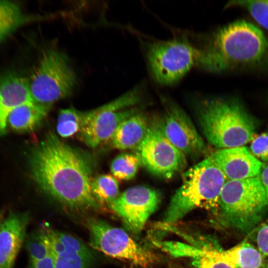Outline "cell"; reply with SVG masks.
Listing matches in <instances>:
<instances>
[{
	"label": "cell",
	"instance_id": "484cf974",
	"mask_svg": "<svg viewBox=\"0 0 268 268\" xmlns=\"http://www.w3.org/2000/svg\"><path fill=\"white\" fill-rule=\"evenodd\" d=\"M226 6L246 9L259 25L268 30V0H231Z\"/></svg>",
	"mask_w": 268,
	"mask_h": 268
},
{
	"label": "cell",
	"instance_id": "f546056e",
	"mask_svg": "<svg viewBox=\"0 0 268 268\" xmlns=\"http://www.w3.org/2000/svg\"><path fill=\"white\" fill-rule=\"evenodd\" d=\"M3 215L1 212L0 211V228L3 222Z\"/></svg>",
	"mask_w": 268,
	"mask_h": 268
},
{
	"label": "cell",
	"instance_id": "4fadbf2b",
	"mask_svg": "<svg viewBox=\"0 0 268 268\" xmlns=\"http://www.w3.org/2000/svg\"><path fill=\"white\" fill-rule=\"evenodd\" d=\"M42 227L50 244L54 268H91L94 258L83 242L46 224Z\"/></svg>",
	"mask_w": 268,
	"mask_h": 268
},
{
	"label": "cell",
	"instance_id": "d4e9b609",
	"mask_svg": "<svg viewBox=\"0 0 268 268\" xmlns=\"http://www.w3.org/2000/svg\"><path fill=\"white\" fill-rule=\"evenodd\" d=\"M26 242V247L29 257V264L51 255L50 244L42 226L29 235Z\"/></svg>",
	"mask_w": 268,
	"mask_h": 268
},
{
	"label": "cell",
	"instance_id": "5b68a950",
	"mask_svg": "<svg viewBox=\"0 0 268 268\" xmlns=\"http://www.w3.org/2000/svg\"><path fill=\"white\" fill-rule=\"evenodd\" d=\"M268 210L265 191L258 176L227 180L219 195L216 215L222 224L250 233Z\"/></svg>",
	"mask_w": 268,
	"mask_h": 268
},
{
	"label": "cell",
	"instance_id": "cb8c5ba5",
	"mask_svg": "<svg viewBox=\"0 0 268 268\" xmlns=\"http://www.w3.org/2000/svg\"><path fill=\"white\" fill-rule=\"evenodd\" d=\"M141 165L140 159L136 154L124 153L112 161L110 169L115 178L129 180L134 177Z\"/></svg>",
	"mask_w": 268,
	"mask_h": 268
},
{
	"label": "cell",
	"instance_id": "9c48e42d",
	"mask_svg": "<svg viewBox=\"0 0 268 268\" xmlns=\"http://www.w3.org/2000/svg\"><path fill=\"white\" fill-rule=\"evenodd\" d=\"M86 226L91 246L106 255L143 268L156 262L157 258L153 253L139 245L122 229L94 218L87 221Z\"/></svg>",
	"mask_w": 268,
	"mask_h": 268
},
{
	"label": "cell",
	"instance_id": "e0dca14e",
	"mask_svg": "<svg viewBox=\"0 0 268 268\" xmlns=\"http://www.w3.org/2000/svg\"><path fill=\"white\" fill-rule=\"evenodd\" d=\"M149 127L146 116L138 112L119 125L110 139L112 145L120 150L136 149L145 138Z\"/></svg>",
	"mask_w": 268,
	"mask_h": 268
},
{
	"label": "cell",
	"instance_id": "83f0119b",
	"mask_svg": "<svg viewBox=\"0 0 268 268\" xmlns=\"http://www.w3.org/2000/svg\"><path fill=\"white\" fill-rule=\"evenodd\" d=\"M253 230H255V239L258 250L264 257H268V219Z\"/></svg>",
	"mask_w": 268,
	"mask_h": 268
},
{
	"label": "cell",
	"instance_id": "7a4b0ae2",
	"mask_svg": "<svg viewBox=\"0 0 268 268\" xmlns=\"http://www.w3.org/2000/svg\"><path fill=\"white\" fill-rule=\"evenodd\" d=\"M202 49L200 67L207 71L268 72V37L248 21L236 20L217 29Z\"/></svg>",
	"mask_w": 268,
	"mask_h": 268
},
{
	"label": "cell",
	"instance_id": "ac0fdd59",
	"mask_svg": "<svg viewBox=\"0 0 268 268\" xmlns=\"http://www.w3.org/2000/svg\"><path fill=\"white\" fill-rule=\"evenodd\" d=\"M50 108L35 102L21 104L9 113L7 126L18 133L34 131L45 119Z\"/></svg>",
	"mask_w": 268,
	"mask_h": 268
},
{
	"label": "cell",
	"instance_id": "8fae6325",
	"mask_svg": "<svg viewBox=\"0 0 268 268\" xmlns=\"http://www.w3.org/2000/svg\"><path fill=\"white\" fill-rule=\"evenodd\" d=\"M165 111L154 122L162 134L185 156L197 157L206 145L187 114L177 104L163 98Z\"/></svg>",
	"mask_w": 268,
	"mask_h": 268
},
{
	"label": "cell",
	"instance_id": "277c9868",
	"mask_svg": "<svg viewBox=\"0 0 268 268\" xmlns=\"http://www.w3.org/2000/svg\"><path fill=\"white\" fill-rule=\"evenodd\" d=\"M227 180L208 157L191 167L183 174L182 183L171 198L164 221L175 223L198 208L216 214L219 195Z\"/></svg>",
	"mask_w": 268,
	"mask_h": 268
},
{
	"label": "cell",
	"instance_id": "d6986e66",
	"mask_svg": "<svg viewBox=\"0 0 268 268\" xmlns=\"http://www.w3.org/2000/svg\"><path fill=\"white\" fill-rule=\"evenodd\" d=\"M223 251L225 257L237 268H268L265 257L248 241H244Z\"/></svg>",
	"mask_w": 268,
	"mask_h": 268
},
{
	"label": "cell",
	"instance_id": "5bb4252c",
	"mask_svg": "<svg viewBox=\"0 0 268 268\" xmlns=\"http://www.w3.org/2000/svg\"><path fill=\"white\" fill-rule=\"evenodd\" d=\"M208 157L228 180L258 176L266 166L244 146L220 149Z\"/></svg>",
	"mask_w": 268,
	"mask_h": 268
},
{
	"label": "cell",
	"instance_id": "4316f807",
	"mask_svg": "<svg viewBox=\"0 0 268 268\" xmlns=\"http://www.w3.org/2000/svg\"><path fill=\"white\" fill-rule=\"evenodd\" d=\"M250 150L253 155L263 162L268 161V131L253 139Z\"/></svg>",
	"mask_w": 268,
	"mask_h": 268
},
{
	"label": "cell",
	"instance_id": "8992f818",
	"mask_svg": "<svg viewBox=\"0 0 268 268\" xmlns=\"http://www.w3.org/2000/svg\"><path fill=\"white\" fill-rule=\"evenodd\" d=\"M28 80L34 101L51 107L69 96L77 83L75 73L67 56L54 49L43 51Z\"/></svg>",
	"mask_w": 268,
	"mask_h": 268
},
{
	"label": "cell",
	"instance_id": "603a6c76",
	"mask_svg": "<svg viewBox=\"0 0 268 268\" xmlns=\"http://www.w3.org/2000/svg\"><path fill=\"white\" fill-rule=\"evenodd\" d=\"M83 119L84 111L74 108L61 109L59 113L57 125L59 135L66 138L78 134Z\"/></svg>",
	"mask_w": 268,
	"mask_h": 268
},
{
	"label": "cell",
	"instance_id": "f1b7e54d",
	"mask_svg": "<svg viewBox=\"0 0 268 268\" xmlns=\"http://www.w3.org/2000/svg\"><path fill=\"white\" fill-rule=\"evenodd\" d=\"M259 176L265 189L268 203V164L266 165Z\"/></svg>",
	"mask_w": 268,
	"mask_h": 268
},
{
	"label": "cell",
	"instance_id": "ffe728a7",
	"mask_svg": "<svg viewBox=\"0 0 268 268\" xmlns=\"http://www.w3.org/2000/svg\"><path fill=\"white\" fill-rule=\"evenodd\" d=\"M33 19L15 2L0 0V42Z\"/></svg>",
	"mask_w": 268,
	"mask_h": 268
},
{
	"label": "cell",
	"instance_id": "52a82bcc",
	"mask_svg": "<svg viewBox=\"0 0 268 268\" xmlns=\"http://www.w3.org/2000/svg\"><path fill=\"white\" fill-rule=\"evenodd\" d=\"M201 56L202 49L184 38L153 41L146 48L153 77L162 85L176 83L194 66L199 67Z\"/></svg>",
	"mask_w": 268,
	"mask_h": 268
},
{
	"label": "cell",
	"instance_id": "7402d4cb",
	"mask_svg": "<svg viewBox=\"0 0 268 268\" xmlns=\"http://www.w3.org/2000/svg\"><path fill=\"white\" fill-rule=\"evenodd\" d=\"M92 193L101 206H109L119 196V185L118 181L112 175L104 174L93 179L91 183Z\"/></svg>",
	"mask_w": 268,
	"mask_h": 268
},
{
	"label": "cell",
	"instance_id": "44dd1931",
	"mask_svg": "<svg viewBox=\"0 0 268 268\" xmlns=\"http://www.w3.org/2000/svg\"><path fill=\"white\" fill-rule=\"evenodd\" d=\"M186 256L193 258V264L197 268H237L225 257L222 250L200 249L189 246Z\"/></svg>",
	"mask_w": 268,
	"mask_h": 268
},
{
	"label": "cell",
	"instance_id": "3957f363",
	"mask_svg": "<svg viewBox=\"0 0 268 268\" xmlns=\"http://www.w3.org/2000/svg\"><path fill=\"white\" fill-rule=\"evenodd\" d=\"M195 107L203 135L216 147L242 146L256 137L255 120L236 97L204 98Z\"/></svg>",
	"mask_w": 268,
	"mask_h": 268
},
{
	"label": "cell",
	"instance_id": "2e32d148",
	"mask_svg": "<svg viewBox=\"0 0 268 268\" xmlns=\"http://www.w3.org/2000/svg\"><path fill=\"white\" fill-rule=\"evenodd\" d=\"M34 102L28 79L13 72L0 75V135L6 133L7 118L16 107Z\"/></svg>",
	"mask_w": 268,
	"mask_h": 268
},
{
	"label": "cell",
	"instance_id": "ba28073f",
	"mask_svg": "<svg viewBox=\"0 0 268 268\" xmlns=\"http://www.w3.org/2000/svg\"><path fill=\"white\" fill-rule=\"evenodd\" d=\"M140 87H135L110 102L94 109L84 111L79 138L88 146L95 148L111 139L119 125L139 112L137 109L126 108L140 102Z\"/></svg>",
	"mask_w": 268,
	"mask_h": 268
},
{
	"label": "cell",
	"instance_id": "7c38bea8",
	"mask_svg": "<svg viewBox=\"0 0 268 268\" xmlns=\"http://www.w3.org/2000/svg\"><path fill=\"white\" fill-rule=\"evenodd\" d=\"M160 200L158 191L139 185L124 191L108 206L122 219L129 230L137 234L157 209Z\"/></svg>",
	"mask_w": 268,
	"mask_h": 268
},
{
	"label": "cell",
	"instance_id": "6da1fadb",
	"mask_svg": "<svg viewBox=\"0 0 268 268\" xmlns=\"http://www.w3.org/2000/svg\"><path fill=\"white\" fill-rule=\"evenodd\" d=\"M27 160L35 184L62 205L77 211L100 208L91 192L92 162L83 151L50 132L30 149Z\"/></svg>",
	"mask_w": 268,
	"mask_h": 268
},
{
	"label": "cell",
	"instance_id": "30bf717a",
	"mask_svg": "<svg viewBox=\"0 0 268 268\" xmlns=\"http://www.w3.org/2000/svg\"><path fill=\"white\" fill-rule=\"evenodd\" d=\"M142 165L152 174L165 179L182 171L186 165L185 155L160 132L154 122L136 148Z\"/></svg>",
	"mask_w": 268,
	"mask_h": 268
},
{
	"label": "cell",
	"instance_id": "9a60e30c",
	"mask_svg": "<svg viewBox=\"0 0 268 268\" xmlns=\"http://www.w3.org/2000/svg\"><path fill=\"white\" fill-rule=\"evenodd\" d=\"M27 212H10L0 228V268H12L25 237Z\"/></svg>",
	"mask_w": 268,
	"mask_h": 268
}]
</instances>
